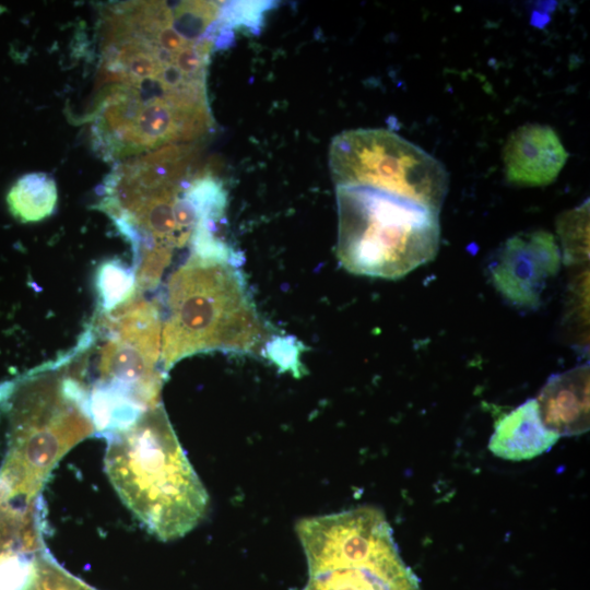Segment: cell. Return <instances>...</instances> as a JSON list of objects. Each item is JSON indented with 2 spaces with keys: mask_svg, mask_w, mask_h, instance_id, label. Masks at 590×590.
<instances>
[{
  "mask_svg": "<svg viewBox=\"0 0 590 590\" xmlns=\"http://www.w3.org/2000/svg\"><path fill=\"white\" fill-rule=\"evenodd\" d=\"M98 314L113 311L131 299L137 292L135 273L120 259H107L95 271Z\"/></svg>",
  "mask_w": 590,
  "mask_h": 590,
  "instance_id": "16",
  "label": "cell"
},
{
  "mask_svg": "<svg viewBox=\"0 0 590 590\" xmlns=\"http://www.w3.org/2000/svg\"><path fill=\"white\" fill-rule=\"evenodd\" d=\"M335 187L387 191L439 212L449 187L445 166L433 155L387 129H351L330 144Z\"/></svg>",
  "mask_w": 590,
  "mask_h": 590,
  "instance_id": "8",
  "label": "cell"
},
{
  "mask_svg": "<svg viewBox=\"0 0 590 590\" xmlns=\"http://www.w3.org/2000/svg\"><path fill=\"white\" fill-rule=\"evenodd\" d=\"M558 439L543 424L536 400L529 399L496 422L488 449L502 459L521 461L548 451Z\"/></svg>",
  "mask_w": 590,
  "mask_h": 590,
  "instance_id": "14",
  "label": "cell"
},
{
  "mask_svg": "<svg viewBox=\"0 0 590 590\" xmlns=\"http://www.w3.org/2000/svg\"><path fill=\"white\" fill-rule=\"evenodd\" d=\"M341 264L352 273L398 279L430 261L439 246L438 213L397 194L335 187Z\"/></svg>",
  "mask_w": 590,
  "mask_h": 590,
  "instance_id": "6",
  "label": "cell"
},
{
  "mask_svg": "<svg viewBox=\"0 0 590 590\" xmlns=\"http://www.w3.org/2000/svg\"><path fill=\"white\" fill-rule=\"evenodd\" d=\"M557 232L566 263H579L589 253V206L587 203L560 215Z\"/></svg>",
  "mask_w": 590,
  "mask_h": 590,
  "instance_id": "17",
  "label": "cell"
},
{
  "mask_svg": "<svg viewBox=\"0 0 590 590\" xmlns=\"http://www.w3.org/2000/svg\"><path fill=\"white\" fill-rule=\"evenodd\" d=\"M296 532L308 566L303 590H421L376 507L304 518Z\"/></svg>",
  "mask_w": 590,
  "mask_h": 590,
  "instance_id": "7",
  "label": "cell"
},
{
  "mask_svg": "<svg viewBox=\"0 0 590 590\" xmlns=\"http://www.w3.org/2000/svg\"><path fill=\"white\" fill-rule=\"evenodd\" d=\"M24 590H96L66 570L46 550L37 558Z\"/></svg>",
  "mask_w": 590,
  "mask_h": 590,
  "instance_id": "18",
  "label": "cell"
},
{
  "mask_svg": "<svg viewBox=\"0 0 590 590\" xmlns=\"http://www.w3.org/2000/svg\"><path fill=\"white\" fill-rule=\"evenodd\" d=\"M164 303L161 364L166 374L186 357L213 351L269 355L279 341L256 309L229 246L190 252L168 279Z\"/></svg>",
  "mask_w": 590,
  "mask_h": 590,
  "instance_id": "3",
  "label": "cell"
},
{
  "mask_svg": "<svg viewBox=\"0 0 590 590\" xmlns=\"http://www.w3.org/2000/svg\"><path fill=\"white\" fill-rule=\"evenodd\" d=\"M12 216L22 223H35L51 215L58 201L55 179L40 172L20 177L5 198Z\"/></svg>",
  "mask_w": 590,
  "mask_h": 590,
  "instance_id": "15",
  "label": "cell"
},
{
  "mask_svg": "<svg viewBox=\"0 0 590 590\" xmlns=\"http://www.w3.org/2000/svg\"><path fill=\"white\" fill-rule=\"evenodd\" d=\"M162 318L160 303L138 293L113 311L96 312L88 327L102 343L87 390L102 389L145 410L162 403Z\"/></svg>",
  "mask_w": 590,
  "mask_h": 590,
  "instance_id": "9",
  "label": "cell"
},
{
  "mask_svg": "<svg viewBox=\"0 0 590 590\" xmlns=\"http://www.w3.org/2000/svg\"><path fill=\"white\" fill-rule=\"evenodd\" d=\"M560 250L546 231L519 233L508 238L489 264L491 280L510 304L535 309L560 266Z\"/></svg>",
  "mask_w": 590,
  "mask_h": 590,
  "instance_id": "10",
  "label": "cell"
},
{
  "mask_svg": "<svg viewBox=\"0 0 590 590\" xmlns=\"http://www.w3.org/2000/svg\"><path fill=\"white\" fill-rule=\"evenodd\" d=\"M101 24L92 130L116 153L197 138L213 126L210 57L232 42L225 2L110 4Z\"/></svg>",
  "mask_w": 590,
  "mask_h": 590,
  "instance_id": "1",
  "label": "cell"
},
{
  "mask_svg": "<svg viewBox=\"0 0 590 590\" xmlns=\"http://www.w3.org/2000/svg\"><path fill=\"white\" fill-rule=\"evenodd\" d=\"M543 424L560 436L589 429V365L552 375L536 397Z\"/></svg>",
  "mask_w": 590,
  "mask_h": 590,
  "instance_id": "13",
  "label": "cell"
},
{
  "mask_svg": "<svg viewBox=\"0 0 590 590\" xmlns=\"http://www.w3.org/2000/svg\"><path fill=\"white\" fill-rule=\"evenodd\" d=\"M191 148L170 145L118 164L96 208L106 213L133 252L137 291H153L175 249L189 246L205 219L188 186Z\"/></svg>",
  "mask_w": 590,
  "mask_h": 590,
  "instance_id": "2",
  "label": "cell"
},
{
  "mask_svg": "<svg viewBox=\"0 0 590 590\" xmlns=\"http://www.w3.org/2000/svg\"><path fill=\"white\" fill-rule=\"evenodd\" d=\"M567 158L568 153L557 133L541 123H526L515 129L503 150L507 180L522 187L552 184Z\"/></svg>",
  "mask_w": 590,
  "mask_h": 590,
  "instance_id": "12",
  "label": "cell"
},
{
  "mask_svg": "<svg viewBox=\"0 0 590 590\" xmlns=\"http://www.w3.org/2000/svg\"><path fill=\"white\" fill-rule=\"evenodd\" d=\"M107 440L105 470L109 481L149 532L172 541L202 520L208 493L162 403Z\"/></svg>",
  "mask_w": 590,
  "mask_h": 590,
  "instance_id": "5",
  "label": "cell"
},
{
  "mask_svg": "<svg viewBox=\"0 0 590 590\" xmlns=\"http://www.w3.org/2000/svg\"><path fill=\"white\" fill-rule=\"evenodd\" d=\"M87 393L66 353L0 385V417L8 427L0 480L14 494L39 498L60 459L95 434Z\"/></svg>",
  "mask_w": 590,
  "mask_h": 590,
  "instance_id": "4",
  "label": "cell"
},
{
  "mask_svg": "<svg viewBox=\"0 0 590 590\" xmlns=\"http://www.w3.org/2000/svg\"><path fill=\"white\" fill-rule=\"evenodd\" d=\"M42 498L28 502L0 482V590H24L47 548Z\"/></svg>",
  "mask_w": 590,
  "mask_h": 590,
  "instance_id": "11",
  "label": "cell"
}]
</instances>
